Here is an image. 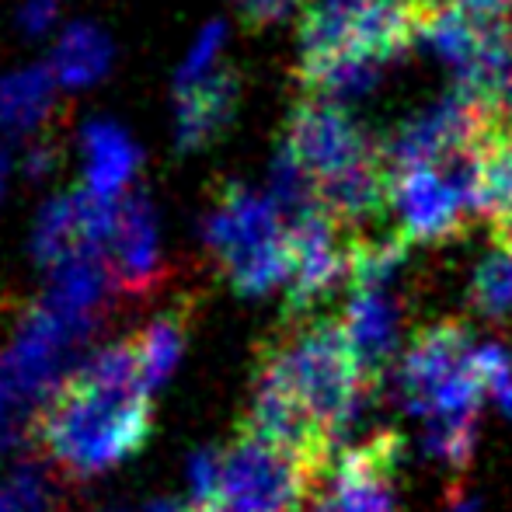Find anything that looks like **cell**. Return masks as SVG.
I'll list each match as a JSON object with an SVG mask.
<instances>
[{
  "label": "cell",
  "mask_w": 512,
  "mask_h": 512,
  "mask_svg": "<svg viewBox=\"0 0 512 512\" xmlns=\"http://www.w3.org/2000/svg\"><path fill=\"white\" fill-rule=\"evenodd\" d=\"M150 380L136 342H122L91 359L49 401L39 436L49 457L74 474L119 464L147 439Z\"/></svg>",
  "instance_id": "obj_2"
},
{
  "label": "cell",
  "mask_w": 512,
  "mask_h": 512,
  "mask_svg": "<svg viewBox=\"0 0 512 512\" xmlns=\"http://www.w3.org/2000/svg\"><path fill=\"white\" fill-rule=\"evenodd\" d=\"M488 223H492V241H495V248L512 251V206L506 209V213L492 216Z\"/></svg>",
  "instance_id": "obj_19"
},
{
  "label": "cell",
  "mask_w": 512,
  "mask_h": 512,
  "mask_svg": "<svg viewBox=\"0 0 512 512\" xmlns=\"http://www.w3.org/2000/svg\"><path fill=\"white\" fill-rule=\"evenodd\" d=\"M283 147L314 182L317 206L349 234H356L359 223L391 213L394 171L384 143H373L338 102L317 95L297 102Z\"/></svg>",
  "instance_id": "obj_3"
},
{
  "label": "cell",
  "mask_w": 512,
  "mask_h": 512,
  "mask_svg": "<svg viewBox=\"0 0 512 512\" xmlns=\"http://www.w3.org/2000/svg\"><path fill=\"white\" fill-rule=\"evenodd\" d=\"M471 307L485 317H502L512 310V251L495 248L485 262L474 269L471 279Z\"/></svg>",
  "instance_id": "obj_13"
},
{
  "label": "cell",
  "mask_w": 512,
  "mask_h": 512,
  "mask_svg": "<svg viewBox=\"0 0 512 512\" xmlns=\"http://www.w3.org/2000/svg\"><path fill=\"white\" fill-rule=\"evenodd\" d=\"M485 129L512 140V67H509V74L502 77L499 88H495V95L485 102Z\"/></svg>",
  "instance_id": "obj_17"
},
{
  "label": "cell",
  "mask_w": 512,
  "mask_h": 512,
  "mask_svg": "<svg viewBox=\"0 0 512 512\" xmlns=\"http://www.w3.org/2000/svg\"><path fill=\"white\" fill-rule=\"evenodd\" d=\"M182 335H185V324L178 321V317H161V321H154L147 331H140V335L133 338L150 387L161 384L171 373L178 352H182Z\"/></svg>",
  "instance_id": "obj_14"
},
{
  "label": "cell",
  "mask_w": 512,
  "mask_h": 512,
  "mask_svg": "<svg viewBox=\"0 0 512 512\" xmlns=\"http://www.w3.org/2000/svg\"><path fill=\"white\" fill-rule=\"evenodd\" d=\"M485 133V105L467 91H450L443 102H436L415 119H408L391 140L384 143V157L391 171L432 168L443 157L474 147Z\"/></svg>",
  "instance_id": "obj_7"
},
{
  "label": "cell",
  "mask_w": 512,
  "mask_h": 512,
  "mask_svg": "<svg viewBox=\"0 0 512 512\" xmlns=\"http://www.w3.org/2000/svg\"><path fill=\"white\" fill-rule=\"evenodd\" d=\"M342 324L352 349H356L366 380L377 387L384 380L387 366H391L394 349H398V335H401L398 300L387 293V286H380V290H373V286H352Z\"/></svg>",
  "instance_id": "obj_11"
},
{
  "label": "cell",
  "mask_w": 512,
  "mask_h": 512,
  "mask_svg": "<svg viewBox=\"0 0 512 512\" xmlns=\"http://www.w3.org/2000/svg\"><path fill=\"white\" fill-rule=\"evenodd\" d=\"M443 7L464 11L481 21H512V0H443Z\"/></svg>",
  "instance_id": "obj_18"
},
{
  "label": "cell",
  "mask_w": 512,
  "mask_h": 512,
  "mask_svg": "<svg viewBox=\"0 0 512 512\" xmlns=\"http://www.w3.org/2000/svg\"><path fill=\"white\" fill-rule=\"evenodd\" d=\"M478 373L485 391L502 405L512 418V359L502 345H481L478 349Z\"/></svg>",
  "instance_id": "obj_15"
},
{
  "label": "cell",
  "mask_w": 512,
  "mask_h": 512,
  "mask_svg": "<svg viewBox=\"0 0 512 512\" xmlns=\"http://www.w3.org/2000/svg\"><path fill=\"white\" fill-rule=\"evenodd\" d=\"M349 244L352 234L321 206L290 220V317H307L317 300L349 279Z\"/></svg>",
  "instance_id": "obj_9"
},
{
  "label": "cell",
  "mask_w": 512,
  "mask_h": 512,
  "mask_svg": "<svg viewBox=\"0 0 512 512\" xmlns=\"http://www.w3.org/2000/svg\"><path fill=\"white\" fill-rule=\"evenodd\" d=\"M391 213H398V234L408 244H443L464 234L478 209L439 168H408L394 175Z\"/></svg>",
  "instance_id": "obj_8"
},
{
  "label": "cell",
  "mask_w": 512,
  "mask_h": 512,
  "mask_svg": "<svg viewBox=\"0 0 512 512\" xmlns=\"http://www.w3.org/2000/svg\"><path fill=\"white\" fill-rule=\"evenodd\" d=\"M234 102H237L234 74L206 77L189 95V102H185V126H182L185 140L199 143V140H206V136H213L216 129H220V122L234 112Z\"/></svg>",
  "instance_id": "obj_12"
},
{
  "label": "cell",
  "mask_w": 512,
  "mask_h": 512,
  "mask_svg": "<svg viewBox=\"0 0 512 512\" xmlns=\"http://www.w3.org/2000/svg\"><path fill=\"white\" fill-rule=\"evenodd\" d=\"M373 394L342 317H293L265 349L255 380L248 429L335 467V446Z\"/></svg>",
  "instance_id": "obj_1"
},
{
  "label": "cell",
  "mask_w": 512,
  "mask_h": 512,
  "mask_svg": "<svg viewBox=\"0 0 512 512\" xmlns=\"http://www.w3.org/2000/svg\"><path fill=\"white\" fill-rule=\"evenodd\" d=\"M328 471L297 450L248 429L230 446L192 460L196 512H307V499Z\"/></svg>",
  "instance_id": "obj_5"
},
{
  "label": "cell",
  "mask_w": 512,
  "mask_h": 512,
  "mask_svg": "<svg viewBox=\"0 0 512 512\" xmlns=\"http://www.w3.org/2000/svg\"><path fill=\"white\" fill-rule=\"evenodd\" d=\"M405 439L398 432H377L349 446L331 467V481L307 512H394V474Z\"/></svg>",
  "instance_id": "obj_10"
},
{
  "label": "cell",
  "mask_w": 512,
  "mask_h": 512,
  "mask_svg": "<svg viewBox=\"0 0 512 512\" xmlns=\"http://www.w3.org/2000/svg\"><path fill=\"white\" fill-rule=\"evenodd\" d=\"M304 0H234L237 14L244 18V25L251 28H265L276 25V21L290 18L293 11H300Z\"/></svg>",
  "instance_id": "obj_16"
},
{
  "label": "cell",
  "mask_w": 512,
  "mask_h": 512,
  "mask_svg": "<svg viewBox=\"0 0 512 512\" xmlns=\"http://www.w3.org/2000/svg\"><path fill=\"white\" fill-rule=\"evenodd\" d=\"M398 387L408 411L425 422V446L432 457L464 467L474 453L478 408L485 398L471 328L457 317H443L415 331L401 356Z\"/></svg>",
  "instance_id": "obj_4"
},
{
  "label": "cell",
  "mask_w": 512,
  "mask_h": 512,
  "mask_svg": "<svg viewBox=\"0 0 512 512\" xmlns=\"http://www.w3.org/2000/svg\"><path fill=\"white\" fill-rule=\"evenodd\" d=\"M209 244L220 255L227 279L241 293H269L272 286L290 283V223L279 220L276 203L230 189L216 206L209 223Z\"/></svg>",
  "instance_id": "obj_6"
}]
</instances>
